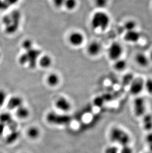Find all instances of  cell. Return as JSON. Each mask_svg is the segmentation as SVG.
Masks as SVG:
<instances>
[{
	"label": "cell",
	"mask_w": 152,
	"mask_h": 153,
	"mask_svg": "<svg viewBox=\"0 0 152 153\" xmlns=\"http://www.w3.org/2000/svg\"><path fill=\"white\" fill-rule=\"evenodd\" d=\"M13 120L12 116L9 113H3L0 114V123L4 124L6 126Z\"/></svg>",
	"instance_id": "cell-22"
},
{
	"label": "cell",
	"mask_w": 152,
	"mask_h": 153,
	"mask_svg": "<svg viewBox=\"0 0 152 153\" xmlns=\"http://www.w3.org/2000/svg\"><path fill=\"white\" fill-rule=\"evenodd\" d=\"M55 105L58 110L63 112H67L71 108V104L69 100L65 97H59L55 102Z\"/></svg>",
	"instance_id": "cell-10"
},
{
	"label": "cell",
	"mask_w": 152,
	"mask_h": 153,
	"mask_svg": "<svg viewBox=\"0 0 152 153\" xmlns=\"http://www.w3.org/2000/svg\"><path fill=\"white\" fill-rule=\"evenodd\" d=\"M144 89L146 90L150 95H152V78L148 79L144 82Z\"/></svg>",
	"instance_id": "cell-27"
},
{
	"label": "cell",
	"mask_w": 152,
	"mask_h": 153,
	"mask_svg": "<svg viewBox=\"0 0 152 153\" xmlns=\"http://www.w3.org/2000/svg\"><path fill=\"white\" fill-rule=\"evenodd\" d=\"M133 108L134 115L137 117H142L146 114V103L144 99L137 96L133 102Z\"/></svg>",
	"instance_id": "cell-5"
},
{
	"label": "cell",
	"mask_w": 152,
	"mask_h": 153,
	"mask_svg": "<svg viewBox=\"0 0 152 153\" xmlns=\"http://www.w3.org/2000/svg\"><path fill=\"white\" fill-rule=\"evenodd\" d=\"M46 82L50 86H56L60 82L59 75L55 73H51L47 76Z\"/></svg>",
	"instance_id": "cell-17"
},
{
	"label": "cell",
	"mask_w": 152,
	"mask_h": 153,
	"mask_svg": "<svg viewBox=\"0 0 152 153\" xmlns=\"http://www.w3.org/2000/svg\"><path fill=\"white\" fill-rule=\"evenodd\" d=\"M102 50V46L97 41L91 42L88 46L87 52L92 56H97L99 55Z\"/></svg>",
	"instance_id": "cell-12"
},
{
	"label": "cell",
	"mask_w": 152,
	"mask_h": 153,
	"mask_svg": "<svg viewBox=\"0 0 152 153\" xmlns=\"http://www.w3.org/2000/svg\"><path fill=\"white\" fill-rule=\"evenodd\" d=\"M19 133L17 130L11 131L10 134L7 135L6 138V142L8 144H12L18 138Z\"/></svg>",
	"instance_id": "cell-21"
},
{
	"label": "cell",
	"mask_w": 152,
	"mask_h": 153,
	"mask_svg": "<svg viewBox=\"0 0 152 153\" xmlns=\"http://www.w3.org/2000/svg\"><path fill=\"white\" fill-rule=\"evenodd\" d=\"M110 22V18L109 15L102 11L95 13L91 19V25L95 30H105L108 27Z\"/></svg>",
	"instance_id": "cell-3"
},
{
	"label": "cell",
	"mask_w": 152,
	"mask_h": 153,
	"mask_svg": "<svg viewBox=\"0 0 152 153\" xmlns=\"http://www.w3.org/2000/svg\"><path fill=\"white\" fill-rule=\"evenodd\" d=\"M141 37V34L137 31H128L124 35V39L125 41L131 43H135L139 41Z\"/></svg>",
	"instance_id": "cell-13"
},
{
	"label": "cell",
	"mask_w": 152,
	"mask_h": 153,
	"mask_svg": "<svg viewBox=\"0 0 152 153\" xmlns=\"http://www.w3.org/2000/svg\"><path fill=\"white\" fill-rule=\"evenodd\" d=\"M40 55V51L33 48L20 55L18 59L19 63L22 65H29V67L33 68L36 66Z\"/></svg>",
	"instance_id": "cell-4"
},
{
	"label": "cell",
	"mask_w": 152,
	"mask_h": 153,
	"mask_svg": "<svg viewBox=\"0 0 152 153\" xmlns=\"http://www.w3.org/2000/svg\"><path fill=\"white\" fill-rule=\"evenodd\" d=\"M123 53V48L121 44L114 42L109 47L108 50V55L110 59L115 61L121 58Z\"/></svg>",
	"instance_id": "cell-6"
},
{
	"label": "cell",
	"mask_w": 152,
	"mask_h": 153,
	"mask_svg": "<svg viewBox=\"0 0 152 153\" xmlns=\"http://www.w3.org/2000/svg\"><path fill=\"white\" fill-rule=\"evenodd\" d=\"M6 126L2 123H0V137H1L4 132Z\"/></svg>",
	"instance_id": "cell-37"
},
{
	"label": "cell",
	"mask_w": 152,
	"mask_h": 153,
	"mask_svg": "<svg viewBox=\"0 0 152 153\" xmlns=\"http://www.w3.org/2000/svg\"><path fill=\"white\" fill-rule=\"evenodd\" d=\"M144 82L141 78H134L129 85V92L132 95L138 96L144 89Z\"/></svg>",
	"instance_id": "cell-7"
},
{
	"label": "cell",
	"mask_w": 152,
	"mask_h": 153,
	"mask_svg": "<svg viewBox=\"0 0 152 153\" xmlns=\"http://www.w3.org/2000/svg\"><path fill=\"white\" fill-rule=\"evenodd\" d=\"M20 19V14L16 10L4 15L2 18V24L4 32L7 34H13L18 28Z\"/></svg>",
	"instance_id": "cell-1"
},
{
	"label": "cell",
	"mask_w": 152,
	"mask_h": 153,
	"mask_svg": "<svg viewBox=\"0 0 152 153\" xmlns=\"http://www.w3.org/2000/svg\"><path fill=\"white\" fill-rule=\"evenodd\" d=\"M149 59L152 61V50L150 53Z\"/></svg>",
	"instance_id": "cell-39"
},
{
	"label": "cell",
	"mask_w": 152,
	"mask_h": 153,
	"mask_svg": "<svg viewBox=\"0 0 152 153\" xmlns=\"http://www.w3.org/2000/svg\"><path fill=\"white\" fill-rule=\"evenodd\" d=\"M0 153H1V152H0Z\"/></svg>",
	"instance_id": "cell-41"
},
{
	"label": "cell",
	"mask_w": 152,
	"mask_h": 153,
	"mask_svg": "<svg viewBox=\"0 0 152 153\" xmlns=\"http://www.w3.org/2000/svg\"><path fill=\"white\" fill-rule=\"evenodd\" d=\"M68 41L72 46L78 47L83 44L85 41V36L82 32L74 31L71 33L68 37Z\"/></svg>",
	"instance_id": "cell-8"
},
{
	"label": "cell",
	"mask_w": 152,
	"mask_h": 153,
	"mask_svg": "<svg viewBox=\"0 0 152 153\" xmlns=\"http://www.w3.org/2000/svg\"><path fill=\"white\" fill-rule=\"evenodd\" d=\"M109 137L112 143L119 145L121 147L129 145L131 137L129 133L119 127H114L111 129Z\"/></svg>",
	"instance_id": "cell-2"
},
{
	"label": "cell",
	"mask_w": 152,
	"mask_h": 153,
	"mask_svg": "<svg viewBox=\"0 0 152 153\" xmlns=\"http://www.w3.org/2000/svg\"><path fill=\"white\" fill-rule=\"evenodd\" d=\"M150 153L149 152H146V153Z\"/></svg>",
	"instance_id": "cell-40"
},
{
	"label": "cell",
	"mask_w": 152,
	"mask_h": 153,
	"mask_svg": "<svg viewBox=\"0 0 152 153\" xmlns=\"http://www.w3.org/2000/svg\"><path fill=\"white\" fill-rule=\"evenodd\" d=\"M127 67V62L124 59L120 58L119 59H117L114 64V68L116 71H123Z\"/></svg>",
	"instance_id": "cell-20"
},
{
	"label": "cell",
	"mask_w": 152,
	"mask_h": 153,
	"mask_svg": "<svg viewBox=\"0 0 152 153\" xmlns=\"http://www.w3.org/2000/svg\"><path fill=\"white\" fill-rule=\"evenodd\" d=\"M142 117V126L144 129L148 132L151 131L152 130V114L146 113Z\"/></svg>",
	"instance_id": "cell-16"
},
{
	"label": "cell",
	"mask_w": 152,
	"mask_h": 153,
	"mask_svg": "<svg viewBox=\"0 0 152 153\" xmlns=\"http://www.w3.org/2000/svg\"><path fill=\"white\" fill-rule=\"evenodd\" d=\"M120 149L116 146H108L104 150V153H119Z\"/></svg>",
	"instance_id": "cell-29"
},
{
	"label": "cell",
	"mask_w": 152,
	"mask_h": 153,
	"mask_svg": "<svg viewBox=\"0 0 152 153\" xmlns=\"http://www.w3.org/2000/svg\"><path fill=\"white\" fill-rule=\"evenodd\" d=\"M30 114L29 109L23 105H22L16 110V115L20 119H27Z\"/></svg>",
	"instance_id": "cell-18"
},
{
	"label": "cell",
	"mask_w": 152,
	"mask_h": 153,
	"mask_svg": "<svg viewBox=\"0 0 152 153\" xmlns=\"http://www.w3.org/2000/svg\"><path fill=\"white\" fill-rule=\"evenodd\" d=\"M21 47L25 51H28L33 48V43L30 39H25L21 44Z\"/></svg>",
	"instance_id": "cell-25"
},
{
	"label": "cell",
	"mask_w": 152,
	"mask_h": 153,
	"mask_svg": "<svg viewBox=\"0 0 152 153\" xmlns=\"http://www.w3.org/2000/svg\"><path fill=\"white\" fill-rule=\"evenodd\" d=\"M145 141L148 145L152 144V131L148 132L145 138Z\"/></svg>",
	"instance_id": "cell-34"
},
{
	"label": "cell",
	"mask_w": 152,
	"mask_h": 153,
	"mask_svg": "<svg viewBox=\"0 0 152 153\" xmlns=\"http://www.w3.org/2000/svg\"><path fill=\"white\" fill-rule=\"evenodd\" d=\"M27 134L31 139H36L40 135V130L36 126H32L27 130Z\"/></svg>",
	"instance_id": "cell-19"
},
{
	"label": "cell",
	"mask_w": 152,
	"mask_h": 153,
	"mask_svg": "<svg viewBox=\"0 0 152 153\" xmlns=\"http://www.w3.org/2000/svg\"><path fill=\"white\" fill-rule=\"evenodd\" d=\"M137 23L135 20H128L126 21L123 25V28L126 31L135 30L137 27Z\"/></svg>",
	"instance_id": "cell-23"
},
{
	"label": "cell",
	"mask_w": 152,
	"mask_h": 153,
	"mask_svg": "<svg viewBox=\"0 0 152 153\" xmlns=\"http://www.w3.org/2000/svg\"><path fill=\"white\" fill-rule=\"evenodd\" d=\"M95 4L98 7H104L107 6L108 0H95Z\"/></svg>",
	"instance_id": "cell-31"
},
{
	"label": "cell",
	"mask_w": 152,
	"mask_h": 153,
	"mask_svg": "<svg viewBox=\"0 0 152 153\" xmlns=\"http://www.w3.org/2000/svg\"><path fill=\"white\" fill-rule=\"evenodd\" d=\"M134 79V76L131 74H127L123 76L122 82L125 85H130L132 80Z\"/></svg>",
	"instance_id": "cell-28"
},
{
	"label": "cell",
	"mask_w": 152,
	"mask_h": 153,
	"mask_svg": "<svg viewBox=\"0 0 152 153\" xmlns=\"http://www.w3.org/2000/svg\"><path fill=\"white\" fill-rule=\"evenodd\" d=\"M46 120L49 123L55 124H64L68 123L70 119L68 116L50 113L47 114Z\"/></svg>",
	"instance_id": "cell-9"
},
{
	"label": "cell",
	"mask_w": 152,
	"mask_h": 153,
	"mask_svg": "<svg viewBox=\"0 0 152 153\" xmlns=\"http://www.w3.org/2000/svg\"><path fill=\"white\" fill-rule=\"evenodd\" d=\"M149 58L146 55L142 53L136 55L135 61L137 64L141 67H146L149 64Z\"/></svg>",
	"instance_id": "cell-15"
},
{
	"label": "cell",
	"mask_w": 152,
	"mask_h": 153,
	"mask_svg": "<svg viewBox=\"0 0 152 153\" xmlns=\"http://www.w3.org/2000/svg\"><path fill=\"white\" fill-rule=\"evenodd\" d=\"M7 126H8L9 128V129L11 131H14V130H16L17 128V123H16L15 120H12V121H10V123H9V124H7Z\"/></svg>",
	"instance_id": "cell-32"
},
{
	"label": "cell",
	"mask_w": 152,
	"mask_h": 153,
	"mask_svg": "<svg viewBox=\"0 0 152 153\" xmlns=\"http://www.w3.org/2000/svg\"><path fill=\"white\" fill-rule=\"evenodd\" d=\"M38 62L41 68H48L52 65V59L51 56L48 55H45L40 56Z\"/></svg>",
	"instance_id": "cell-14"
},
{
	"label": "cell",
	"mask_w": 152,
	"mask_h": 153,
	"mask_svg": "<svg viewBox=\"0 0 152 153\" xmlns=\"http://www.w3.org/2000/svg\"><path fill=\"white\" fill-rule=\"evenodd\" d=\"M134 151L132 148L129 146V145L121 147L120 149L119 153H133Z\"/></svg>",
	"instance_id": "cell-30"
},
{
	"label": "cell",
	"mask_w": 152,
	"mask_h": 153,
	"mask_svg": "<svg viewBox=\"0 0 152 153\" xmlns=\"http://www.w3.org/2000/svg\"><path fill=\"white\" fill-rule=\"evenodd\" d=\"M9 7L10 6H15L18 3L20 0H4Z\"/></svg>",
	"instance_id": "cell-35"
},
{
	"label": "cell",
	"mask_w": 152,
	"mask_h": 153,
	"mask_svg": "<svg viewBox=\"0 0 152 153\" xmlns=\"http://www.w3.org/2000/svg\"><path fill=\"white\" fill-rule=\"evenodd\" d=\"M23 100L18 96H13L9 99L7 102V107L10 110H16L23 105Z\"/></svg>",
	"instance_id": "cell-11"
},
{
	"label": "cell",
	"mask_w": 152,
	"mask_h": 153,
	"mask_svg": "<svg viewBox=\"0 0 152 153\" xmlns=\"http://www.w3.org/2000/svg\"><path fill=\"white\" fill-rule=\"evenodd\" d=\"M77 4V0H65L64 6L67 10H73L76 9Z\"/></svg>",
	"instance_id": "cell-24"
},
{
	"label": "cell",
	"mask_w": 152,
	"mask_h": 153,
	"mask_svg": "<svg viewBox=\"0 0 152 153\" xmlns=\"http://www.w3.org/2000/svg\"><path fill=\"white\" fill-rule=\"evenodd\" d=\"M7 94L4 90L0 89V108L6 103L7 100Z\"/></svg>",
	"instance_id": "cell-26"
},
{
	"label": "cell",
	"mask_w": 152,
	"mask_h": 153,
	"mask_svg": "<svg viewBox=\"0 0 152 153\" xmlns=\"http://www.w3.org/2000/svg\"><path fill=\"white\" fill-rule=\"evenodd\" d=\"M53 4L55 7L58 8H61L64 6L65 0H52Z\"/></svg>",
	"instance_id": "cell-33"
},
{
	"label": "cell",
	"mask_w": 152,
	"mask_h": 153,
	"mask_svg": "<svg viewBox=\"0 0 152 153\" xmlns=\"http://www.w3.org/2000/svg\"><path fill=\"white\" fill-rule=\"evenodd\" d=\"M148 146H149L148 147H149V152L150 153H152V144L148 145Z\"/></svg>",
	"instance_id": "cell-38"
},
{
	"label": "cell",
	"mask_w": 152,
	"mask_h": 153,
	"mask_svg": "<svg viewBox=\"0 0 152 153\" xmlns=\"http://www.w3.org/2000/svg\"><path fill=\"white\" fill-rule=\"evenodd\" d=\"M9 7L7 5L4 0H0V10H5Z\"/></svg>",
	"instance_id": "cell-36"
}]
</instances>
